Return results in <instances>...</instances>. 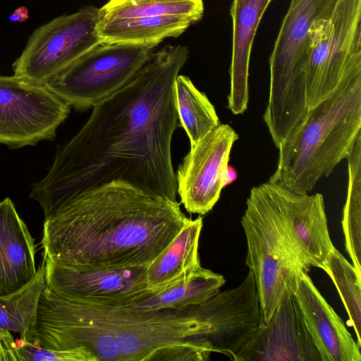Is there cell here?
I'll return each instance as SVG.
<instances>
[{
    "instance_id": "7a4b0ae2",
    "label": "cell",
    "mask_w": 361,
    "mask_h": 361,
    "mask_svg": "<svg viewBox=\"0 0 361 361\" xmlns=\"http://www.w3.org/2000/svg\"><path fill=\"white\" fill-rule=\"evenodd\" d=\"M190 219L176 200L114 180L71 197L44 219L43 257L68 265L147 267Z\"/></svg>"
},
{
    "instance_id": "8fae6325",
    "label": "cell",
    "mask_w": 361,
    "mask_h": 361,
    "mask_svg": "<svg viewBox=\"0 0 361 361\" xmlns=\"http://www.w3.org/2000/svg\"><path fill=\"white\" fill-rule=\"evenodd\" d=\"M70 110L45 85L0 75V144L20 148L54 140Z\"/></svg>"
},
{
    "instance_id": "cb8c5ba5",
    "label": "cell",
    "mask_w": 361,
    "mask_h": 361,
    "mask_svg": "<svg viewBox=\"0 0 361 361\" xmlns=\"http://www.w3.org/2000/svg\"><path fill=\"white\" fill-rule=\"evenodd\" d=\"M346 159L348 188L341 223L346 251L352 264L361 274V135Z\"/></svg>"
},
{
    "instance_id": "8992f818",
    "label": "cell",
    "mask_w": 361,
    "mask_h": 361,
    "mask_svg": "<svg viewBox=\"0 0 361 361\" xmlns=\"http://www.w3.org/2000/svg\"><path fill=\"white\" fill-rule=\"evenodd\" d=\"M247 243L246 265L255 281L261 310L267 324L283 301L295 294L308 273L288 238L274 197L271 183L251 188L241 219Z\"/></svg>"
},
{
    "instance_id": "5bb4252c",
    "label": "cell",
    "mask_w": 361,
    "mask_h": 361,
    "mask_svg": "<svg viewBox=\"0 0 361 361\" xmlns=\"http://www.w3.org/2000/svg\"><path fill=\"white\" fill-rule=\"evenodd\" d=\"M233 361H322L294 295L287 297L269 322L259 324Z\"/></svg>"
},
{
    "instance_id": "5b68a950",
    "label": "cell",
    "mask_w": 361,
    "mask_h": 361,
    "mask_svg": "<svg viewBox=\"0 0 361 361\" xmlns=\"http://www.w3.org/2000/svg\"><path fill=\"white\" fill-rule=\"evenodd\" d=\"M338 0H290L269 59V88L263 119L276 147L308 112L305 69L318 25Z\"/></svg>"
},
{
    "instance_id": "d6986e66",
    "label": "cell",
    "mask_w": 361,
    "mask_h": 361,
    "mask_svg": "<svg viewBox=\"0 0 361 361\" xmlns=\"http://www.w3.org/2000/svg\"><path fill=\"white\" fill-rule=\"evenodd\" d=\"M225 282L223 275L200 267L129 305L147 310L181 311L206 302L220 292Z\"/></svg>"
},
{
    "instance_id": "2e32d148",
    "label": "cell",
    "mask_w": 361,
    "mask_h": 361,
    "mask_svg": "<svg viewBox=\"0 0 361 361\" xmlns=\"http://www.w3.org/2000/svg\"><path fill=\"white\" fill-rule=\"evenodd\" d=\"M272 1L233 0L231 4L233 37L227 108L234 115L243 114L247 109L252 47L260 21Z\"/></svg>"
},
{
    "instance_id": "ffe728a7",
    "label": "cell",
    "mask_w": 361,
    "mask_h": 361,
    "mask_svg": "<svg viewBox=\"0 0 361 361\" xmlns=\"http://www.w3.org/2000/svg\"><path fill=\"white\" fill-rule=\"evenodd\" d=\"M190 18L165 16L99 20L97 32L102 43L159 44L168 37H177L191 25Z\"/></svg>"
},
{
    "instance_id": "52a82bcc",
    "label": "cell",
    "mask_w": 361,
    "mask_h": 361,
    "mask_svg": "<svg viewBox=\"0 0 361 361\" xmlns=\"http://www.w3.org/2000/svg\"><path fill=\"white\" fill-rule=\"evenodd\" d=\"M157 45L99 44L44 85L71 107L93 108L126 85L148 61Z\"/></svg>"
},
{
    "instance_id": "ba28073f",
    "label": "cell",
    "mask_w": 361,
    "mask_h": 361,
    "mask_svg": "<svg viewBox=\"0 0 361 361\" xmlns=\"http://www.w3.org/2000/svg\"><path fill=\"white\" fill-rule=\"evenodd\" d=\"M361 73V0H338L314 34L305 69L311 108L328 98L347 77Z\"/></svg>"
},
{
    "instance_id": "3957f363",
    "label": "cell",
    "mask_w": 361,
    "mask_h": 361,
    "mask_svg": "<svg viewBox=\"0 0 361 361\" xmlns=\"http://www.w3.org/2000/svg\"><path fill=\"white\" fill-rule=\"evenodd\" d=\"M208 323L190 308L147 310L67 301L47 286L29 342L47 349L84 347L97 361H148L159 348L190 338L208 342Z\"/></svg>"
},
{
    "instance_id": "9c48e42d",
    "label": "cell",
    "mask_w": 361,
    "mask_h": 361,
    "mask_svg": "<svg viewBox=\"0 0 361 361\" xmlns=\"http://www.w3.org/2000/svg\"><path fill=\"white\" fill-rule=\"evenodd\" d=\"M99 8L85 6L36 28L12 65L13 75L44 85L85 52L101 44Z\"/></svg>"
},
{
    "instance_id": "7402d4cb",
    "label": "cell",
    "mask_w": 361,
    "mask_h": 361,
    "mask_svg": "<svg viewBox=\"0 0 361 361\" xmlns=\"http://www.w3.org/2000/svg\"><path fill=\"white\" fill-rule=\"evenodd\" d=\"M174 93L178 121L193 145L221 123L219 116L207 96L188 76L176 77Z\"/></svg>"
},
{
    "instance_id": "f546056e",
    "label": "cell",
    "mask_w": 361,
    "mask_h": 361,
    "mask_svg": "<svg viewBox=\"0 0 361 361\" xmlns=\"http://www.w3.org/2000/svg\"><path fill=\"white\" fill-rule=\"evenodd\" d=\"M237 176L238 174L236 170L232 166L228 164L224 173V186L225 187L232 183L236 180Z\"/></svg>"
},
{
    "instance_id": "ac0fdd59",
    "label": "cell",
    "mask_w": 361,
    "mask_h": 361,
    "mask_svg": "<svg viewBox=\"0 0 361 361\" xmlns=\"http://www.w3.org/2000/svg\"><path fill=\"white\" fill-rule=\"evenodd\" d=\"M202 218L190 219L168 246L147 267L149 288L159 290L200 267L199 239Z\"/></svg>"
},
{
    "instance_id": "4fadbf2b",
    "label": "cell",
    "mask_w": 361,
    "mask_h": 361,
    "mask_svg": "<svg viewBox=\"0 0 361 361\" xmlns=\"http://www.w3.org/2000/svg\"><path fill=\"white\" fill-rule=\"evenodd\" d=\"M271 183L283 228L298 257L310 269L325 271L335 247L329 235L323 195L300 194Z\"/></svg>"
},
{
    "instance_id": "44dd1931",
    "label": "cell",
    "mask_w": 361,
    "mask_h": 361,
    "mask_svg": "<svg viewBox=\"0 0 361 361\" xmlns=\"http://www.w3.org/2000/svg\"><path fill=\"white\" fill-rule=\"evenodd\" d=\"M45 286V262L43 259L32 280L13 292L0 295V328L19 333L21 339L29 341Z\"/></svg>"
},
{
    "instance_id": "484cf974",
    "label": "cell",
    "mask_w": 361,
    "mask_h": 361,
    "mask_svg": "<svg viewBox=\"0 0 361 361\" xmlns=\"http://www.w3.org/2000/svg\"><path fill=\"white\" fill-rule=\"evenodd\" d=\"M16 341L22 361H97L94 355L84 347L52 350L21 338Z\"/></svg>"
},
{
    "instance_id": "d4e9b609",
    "label": "cell",
    "mask_w": 361,
    "mask_h": 361,
    "mask_svg": "<svg viewBox=\"0 0 361 361\" xmlns=\"http://www.w3.org/2000/svg\"><path fill=\"white\" fill-rule=\"evenodd\" d=\"M325 272L338 291L349 317L348 324L354 328L361 346V274L336 248L328 257Z\"/></svg>"
},
{
    "instance_id": "4316f807",
    "label": "cell",
    "mask_w": 361,
    "mask_h": 361,
    "mask_svg": "<svg viewBox=\"0 0 361 361\" xmlns=\"http://www.w3.org/2000/svg\"><path fill=\"white\" fill-rule=\"evenodd\" d=\"M213 352L210 344L199 338H190L164 345L156 350L149 360H196L209 359Z\"/></svg>"
},
{
    "instance_id": "30bf717a",
    "label": "cell",
    "mask_w": 361,
    "mask_h": 361,
    "mask_svg": "<svg viewBox=\"0 0 361 361\" xmlns=\"http://www.w3.org/2000/svg\"><path fill=\"white\" fill-rule=\"evenodd\" d=\"M45 283L59 297L77 304L125 306L157 290L147 281V267H88L63 264L43 257Z\"/></svg>"
},
{
    "instance_id": "f1b7e54d",
    "label": "cell",
    "mask_w": 361,
    "mask_h": 361,
    "mask_svg": "<svg viewBox=\"0 0 361 361\" xmlns=\"http://www.w3.org/2000/svg\"><path fill=\"white\" fill-rule=\"evenodd\" d=\"M28 17L29 11L27 8L25 6H20L9 16V19L13 22L22 23L26 20Z\"/></svg>"
},
{
    "instance_id": "83f0119b",
    "label": "cell",
    "mask_w": 361,
    "mask_h": 361,
    "mask_svg": "<svg viewBox=\"0 0 361 361\" xmlns=\"http://www.w3.org/2000/svg\"><path fill=\"white\" fill-rule=\"evenodd\" d=\"M0 361H22L16 341L10 331L0 328Z\"/></svg>"
},
{
    "instance_id": "7c38bea8",
    "label": "cell",
    "mask_w": 361,
    "mask_h": 361,
    "mask_svg": "<svg viewBox=\"0 0 361 361\" xmlns=\"http://www.w3.org/2000/svg\"><path fill=\"white\" fill-rule=\"evenodd\" d=\"M238 139L230 125L220 123L190 146L175 172L177 195L187 212L204 215L218 202L224 188V173Z\"/></svg>"
},
{
    "instance_id": "6da1fadb",
    "label": "cell",
    "mask_w": 361,
    "mask_h": 361,
    "mask_svg": "<svg viewBox=\"0 0 361 361\" xmlns=\"http://www.w3.org/2000/svg\"><path fill=\"white\" fill-rule=\"evenodd\" d=\"M188 58L185 46L163 47L126 85L93 107L80 130L58 149L45 176L32 185L29 197L44 218L78 193L114 180L176 200L174 83Z\"/></svg>"
},
{
    "instance_id": "277c9868",
    "label": "cell",
    "mask_w": 361,
    "mask_h": 361,
    "mask_svg": "<svg viewBox=\"0 0 361 361\" xmlns=\"http://www.w3.org/2000/svg\"><path fill=\"white\" fill-rule=\"evenodd\" d=\"M361 135V73L345 78L313 107L277 147L276 169L269 181L307 194L350 153Z\"/></svg>"
},
{
    "instance_id": "603a6c76",
    "label": "cell",
    "mask_w": 361,
    "mask_h": 361,
    "mask_svg": "<svg viewBox=\"0 0 361 361\" xmlns=\"http://www.w3.org/2000/svg\"><path fill=\"white\" fill-rule=\"evenodd\" d=\"M204 10L203 0H109L99 8V20L176 16L197 23Z\"/></svg>"
},
{
    "instance_id": "9a60e30c",
    "label": "cell",
    "mask_w": 361,
    "mask_h": 361,
    "mask_svg": "<svg viewBox=\"0 0 361 361\" xmlns=\"http://www.w3.org/2000/svg\"><path fill=\"white\" fill-rule=\"evenodd\" d=\"M322 361H360V347L341 317L304 274L294 294Z\"/></svg>"
},
{
    "instance_id": "e0dca14e",
    "label": "cell",
    "mask_w": 361,
    "mask_h": 361,
    "mask_svg": "<svg viewBox=\"0 0 361 361\" xmlns=\"http://www.w3.org/2000/svg\"><path fill=\"white\" fill-rule=\"evenodd\" d=\"M35 245L13 201L0 202V295L13 292L33 279Z\"/></svg>"
}]
</instances>
